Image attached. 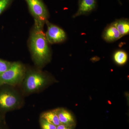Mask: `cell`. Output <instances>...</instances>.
I'll return each instance as SVG.
<instances>
[{
	"label": "cell",
	"instance_id": "obj_1",
	"mask_svg": "<svg viewBox=\"0 0 129 129\" xmlns=\"http://www.w3.org/2000/svg\"><path fill=\"white\" fill-rule=\"evenodd\" d=\"M28 45L36 66L41 68L50 62L51 54L43 28L34 24L30 32Z\"/></svg>",
	"mask_w": 129,
	"mask_h": 129
},
{
	"label": "cell",
	"instance_id": "obj_2",
	"mask_svg": "<svg viewBox=\"0 0 129 129\" xmlns=\"http://www.w3.org/2000/svg\"><path fill=\"white\" fill-rule=\"evenodd\" d=\"M52 80L50 76L44 72L37 70L27 69L22 83L23 89L27 94L39 92L50 84Z\"/></svg>",
	"mask_w": 129,
	"mask_h": 129
},
{
	"label": "cell",
	"instance_id": "obj_3",
	"mask_svg": "<svg viewBox=\"0 0 129 129\" xmlns=\"http://www.w3.org/2000/svg\"><path fill=\"white\" fill-rule=\"evenodd\" d=\"M27 69L19 62H12L10 68L0 76V87L16 86L22 83Z\"/></svg>",
	"mask_w": 129,
	"mask_h": 129
},
{
	"label": "cell",
	"instance_id": "obj_4",
	"mask_svg": "<svg viewBox=\"0 0 129 129\" xmlns=\"http://www.w3.org/2000/svg\"><path fill=\"white\" fill-rule=\"evenodd\" d=\"M21 98L15 90L5 85L0 87V111L4 113L18 108Z\"/></svg>",
	"mask_w": 129,
	"mask_h": 129
},
{
	"label": "cell",
	"instance_id": "obj_5",
	"mask_svg": "<svg viewBox=\"0 0 129 129\" xmlns=\"http://www.w3.org/2000/svg\"><path fill=\"white\" fill-rule=\"evenodd\" d=\"M25 1L29 12L34 19L35 25L43 28L49 17V13L46 6L42 0Z\"/></svg>",
	"mask_w": 129,
	"mask_h": 129
},
{
	"label": "cell",
	"instance_id": "obj_6",
	"mask_svg": "<svg viewBox=\"0 0 129 129\" xmlns=\"http://www.w3.org/2000/svg\"><path fill=\"white\" fill-rule=\"evenodd\" d=\"M46 23L47 25V30L45 35L48 43L58 44L63 42L66 40V34L61 28L51 23L48 21Z\"/></svg>",
	"mask_w": 129,
	"mask_h": 129
},
{
	"label": "cell",
	"instance_id": "obj_7",
	"mask_svg": "<svg viewBox=\"0 0 129 129\" xmlns=\"http://www.w3.org/2000/svg\"><path fill=\"white\" fill-rule=\"evenodd\" d=\"M96 4V0H79L78 9L73 17L89 14L94 10Z\"/></svg>",
	"mask_w": 129,
	"mask_h": 129
},
{
	"label": "cell",
	"instance_id": "obj_8",
	"mask_svg": "<svg viewBox=\"0 0 129 129\" xmlns=\"http://www.w3.org/2000/svg\"><path fill=\"white\" fill-rule=\"evenodd\" d=\"M60 124L75 127L76 122L73 115L69 111L63 108L56 109Z\"/></svg>",
	"mask_w": 129,
	"mask_h": 129
},
{
	"label": "cell",
	"instance_id": "obj_9",
	"mask_svg": "<svg viewBox=\"0 0 129 129\" xmlns=\"http://www.w3.org/2000/svg\"><path fill=\"white\" fill-rule=\"evenodd\" d=\"M103 38L107 42H113L122 37L113 23L107 26L104 29Z\"/></svg>",
	"mask_w": 129,
	"mask_h": 129
},
{
	"label": "cell",
	"instance_id": "obj_10",
	"mask_svg": "<svg viewBox=\"0 0 129 129\" xmlns=\"http://www.w3.org/2000/svg\"><path fill=\"white\" fill-rule=\"evenodd\" d=\"M41 118L56 126L60 124L56 109L43 113Z\"/></svg>",
	"mask_w": 129,
	"mask_h": 129
},
{
	"label": "cell",
	"instance_id": "obj_11",
	"mask_svg": "<svg viewBox=\"0 0 129 129\" xmlns=\"http://www.w3.org/2000/svg\"><path fill=\"white\" fill-rule=\"evenodd\" d=\"M113 23L122 37L128 34L129 22L128 19H122L115 21Z\"/></svg>",
	"mask_w": 129,
	"mask_h": 129
},
{
	"label": "cell",
	"instance_id": "obj_12",
	"mask_svg": "<svg viewBox=\"0 0 129 129\" xmlns=\"http://www.w3.org/2000/svg\"><path fill=\"white\" fill-rule=\"evenodd\" d=\"M114 60L119 65H122L125 64L128 60L127 53L124 51H117L114 55Z\"/></svg>",
	"mask_w": 129,
	"mask_h": 129
},
{
	"label": "cell",
	"instance_id": "obj_13",
	"mask_svg": "<svg viewBox=\"0 0 129 129\" xmlns=\"http://www.w3.org/2000/svg\"><path fill=\"white\" fill-rule=\"evenodd\" d=\"M12 62L0 58V76L10 68Z\"/></svg>",
	"mask_w": 129,
	"mask_h": 129
},
{
	"label": "cell",
	"instance_id": "obj_14",
	"mask_svg": "<svg viewBox=\"0 0 129 129\" xmlns=\"http://www.w3.org/2000/svg\"><path fill=\"white\" fill-rule=\"evenodd\" d=\"M14 0H0V15L11 5Z\"/></svg>",
	"mask_w": 129,
	"mask_h": 129
},
{
	"label": "cell",
	"instance_id": "obj_15",
	"mask_svg": "<svg viewBox=\"0 0 129 129\" xmlns=\"http://www.w3.org/2000/svg\"><path fill=\"white\" fill-rule=\"evenodd\" d=\"M40 123L42 129H56L57 126L49 123L42 118H40Z\"/></svg>",
	"mask_w": 129,
	"mask_h": 129
},
{
	"label": "cell",
	"instance_id": "obj_16",
	"mask_svg": "<svg viewBox=\"0 0 129 129\" xmlns=\"http://www.w3.org/2000/svg\"><path fill=\"white\" fill-rule=\"evenodd\" d=\"M74 127L60 124V125L57 126L56 129H74Z\"/></svg>",
	"mask_w": 129,
	"mask_h": 129
},
{
	"label": "cell",
	"instance_id": "obj_17",
	"mask_svg": "<svg viewBox=\"0 0 129 129\" xmlns=\"http://www.w3.org/2000/svg\"><path fill=\"white\" fill-rule=\"evenodd\" d=\"M3 113L0 111V123H1L3 119Z\"/></svg>",
	"mask_w": 129,
	"mask_h": 129
},
{
	"label": "cell",
	"instance_id": "obj_18",
	"mask_svg": "<svg viewBox=\"0 0 129 129\" xmlns=\"http://www.w3.org/2000/svg\"><path fill=\"white\" fill-rule=\"evenodd\" d=\"M117 1H118V2H119V3H120V4H121V2L120 1V0H117Z\"/></svg>",
	"mask_w": 129,
	"mask_h": 129
},
{
	"label": "cell",
	"instance_id": "obj_19",
	"mask_svg": "<svg viewBox=\"0 0 129 129\" xmlns=\"http://www.w3.org/2000/svg\"><path fill=\"white\" fill-rule=\"evenodd\" d=\"M0 129H2V128H1V127L0 126Z\"/></svg>",
	"mask_w": 129,
	"mask_h": 129
}]
</instances>
